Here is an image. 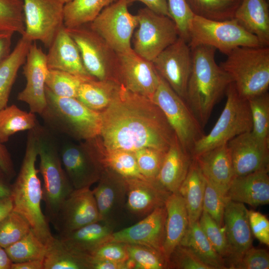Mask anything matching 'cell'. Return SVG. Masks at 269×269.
<instances>
[{"mask_svg": "<svg viewBox=\"0 0 269 269\" xmlns=\"http://www.w3.org/2000/svg\"><path fill=\"white\" fill-rule=\"evenodd\" d=\"M99 136L109 149L135 151L144 147L167 151L176 136L164 114L149 99L121 85L101 112Z\"/></svg>", "mask_w": 269, "mask_h": 269, "instance_id": "obj_1", "label": "cell"}, {"mask_svg": "<svg viewBox=\"0 0 269 269\" xmlns=\"http://www.w3.org/2000/svg\"><path fill=\"white\" fill-rule=\"evenodd\" d=\"M190 48L192 67L184 100L203 128L232 80L216 63L215 48L205 45Z\"/></svg>", "mask_w": 269, "mask_h": 269, "instance_id": "obj_2", "label": "cell"}, {"mask_svg": "<svg viewBox=\"0 0 269 269\" xmlns=\"http://www.w3.org/2000/svg\"><path fill=\"white\" fill-rule=\"evenodd\" d=\"M38 126L28 131L24 155L18 175L11 185L10 197L12 210L28 221L34 233L47 245L53 236L41 206L42 187L35 166Z\"/></svg>", "mask_w": 269, "mask_h": 269, "instance_id": "obj_3", "label": "cell"}, {"mask_svg": "<svg viewBox=\"0 0 269 269\" xmlns=\"http://www.w3.org/2000/svg\"><path fill=\"white\" fill-rule=\"evenodd\" d=\"M45 96L46 106L40 116L51 129L80 141L100 135L101 112L76 98L57 96L46 86Z\"/></svg>", "mask_w": 269, "mask_h": 269, "instance_id": "obj_4", "label": "cell"}, {"mask_svg": "<svg viewBox=\"0 0 269 269\" xmlns=\"http://www.w3.org/2000/svg\"><path fill=\"white\" fill-rule=\"evenodd\" d=\"M220 66L229 75L239 94L248 100L269 87V47H238Z\"/></svg>", "mask_w": 269, "mask_h": 269, "instance_id": "obj_5", "label": "cell"}, {"mask_svg": "<svg viewBox=\"0 0 269 269\" xmlns=\"http://www.w3.org/2000/svg\"><path fill=\"white\" fill-rule=\"evenodd\" d=\"M39 169L43 180L45 216L52 223L63 202L74 189L63 168L55 143L41 126L37 133Z\"/></svg>", "mask_w": 269, "mask_h": 269, "instance_id": "obj_6", "label": "cell"}, {"mask_svg": "<svg viewBox=\"0 0 269 269\" xmlns=\"http://www.w3.org/2000/svg\"><path fill=\"white\" fill-rule=\"evenodd\" d=\"M225 95L226 104L216 124L207 134L194 144L191 152L193 158L218 146L226 144L235 137L252 130L248 101L238 93L232 82Z\"/></svg>", "mask_w": 269, "mask_h": 269, "instance_id": "obj_7", "label": "cell"}, {"mask_svg": "<svg viewBox=\"0 0 269 269\" xmlns=\"http://www.w3.org/2000/svg\"><path fill=\"white\" fill-rule=\"evenodd\" d=\"M188 44L190 47L212 46L227 55L238 47L264 46L235 18L219 21L196 15L190 24Z\"/></svg>", "mask_w": 269, "mask_h": 269, "instance_id": "obj_8", "label": "cell"}, {"mask_svg": "<svg viewBox=\"0 0 269 269\" xmlns=\"http://www.w3.org/2000/svg\"><path fill=\"white\" fill-rule=\"evenodd\" d=\"M159 76L152 101L161 109L183 147L191 153L197 141L205 134L203 128L185 100Z\"/></svg>", "mask_w": 269, "mask_h": 269, "instance_id": "obj_9", "label": "cell"}, {"mask_svg": "<svg viewBox=\"0 0 269 269\" xmlns=\"http://www.w3.org/2000/svg\"><path fill=\"white\" fill-rule=\"evenodd\" d=\"M138 28L133 38L134 51L145 59L152 60L179 37L176 26L169 17L147 7L135 14Z\"/></svg>", "mask_w": 269, "mask_h": 269, "instance_id": "obj_10", "label": "cell"}, {"mask_svg": "<svg viewBox=\"0 0 269 269\" xmlns=\"http://www.w3.org/2000/svg\"><path fill=\"white\" fill-rule=\"evenodd\" d=\"M66 29L76 43L89 74L97 80L119 82L116 52L90 28L89 23Z\"/></svg>", "mask_w": 269, "mask_h": 269, "instance_id": "obj_11", "label": "cell"}, {"mask_svg": "<svg viewBox=\"0 0 269 269\" xmlns=\"http://www.w3.org/2000/svg\"><path fill=\"white\" fill-rule=\"evenodd\" d=\"M127 0H118L89 23L90 28L116 53L132 48L131 39L138 26L137 17L129 12Z\"/></svg>", "mask_w": 269, "mask_h": 269, "instance_id": "obj_12", "label": "cell"}, {"mask_svg": "<svg viewBox=\"0 0 269 269\" xmlns=\"http://www.w3.org/2000/svg\"><path fill=\"white\" fill-rule=\"evenodd\" d=\"M25 31L32 41L49 48L64 25V5L58 0H23Z\"/></svg>", "mask_w": 269, "mask_h": 269, "instance_id": "obj_13", "label": "cell"}, {"mask_svg": "<svg viewBox=\"0 0 269 269\" xmlns=\"http://www.w3.org/2000/svg\"><path fill=\"white\" fill-rule=\"evenodd\" d=\"M63 168L74 189L90 188L99 180L104 169L87 140L65 143L59 151Z\"/></svg>", "mask_w": 269, "mask_h": 269, "instance_id": "obj_14", "label": "cell"}, {"mask_svg": "<svg viewBox=\"0 0 269 269\" xmlns=\"http://www.w3.org/2000/svg\"><path fill=\"white\" fill-rule=\"evenodd\" d=\"M152 63L158 74L184 100L192 67V52L188 43L179 37Z\"/></svg>", "mask_w": 269, "mask_h": 269, "instance_id": "obj_15", "label": "cell"}, {"mask_svg": "<svg viewBox=\"0 0 269 269\" xmlns=\"http://www.w3.org/2000/svg\"><path fill=\"white\" fill-rule=\"evenodd\" d=\"M116 53L119 83L130 92L152 101L160 78L152 62L137 54L133 48Z\"/></svg>", "mask_w": 269, "mask_h": 269, "instance_id": "obj_16", "label": "cell"}, {"mask_svg": "<svg viewBox=\"0 0 269 269\" xmlns=\"http://www.w3.org/2000/svg\"><path fill=\"white\" fill-rule=\"evenodd\" d=\"M98 221L100 216L92 190L84 188L71 192L52 224L61 236Z\"/></svg>", "mask_w": 269, "mask_h": 269, "instance_id": "obj_17", "label": "cell"}, {"mask_svg": "<svg viewBox=\"0 0 269 269\" xmlns=\"http://www.w3.org/2000/svg\"><path fill=\"white\" fill-rule=\"evenodd\" d=\"M227 145L235 176L269 171V140L260 138L251 131L235 137Z\"/></svg>", "mask_w": 269, "mask_h": 269, "instance_id": "obj_18", "label": "cell"}, {"mask_svg": "<svg viewBox=\"0 0 269 269\" xmlns=\"http://www.w3.org/2000/svg\"><path fill=\"white\" fill-rule=\"evenodd\" d=\"M23 66L26 85L17 100L27 104L30 112L40 115L46 106L45 81L49 69L46 54L35 41L31 44Z\"/></svg>", "mask_w": 269, "mask_h": 269, "instance_id": "obj_19", "label": "cell"}, {"mask_svg": "<svg viewBox=\"0 0 269 269\" xmlns=\"http://www.w3.org/2000/svg\"><path fill=\"white\" fill-rule=\"evenodd\" d=\"M95 188L92 190L100 221L115 227L126 209V179L107 168H104Z\"/></svg>", "mask_w": 269, "mask_h": 269, "instance_id": "obj_20", "label": "cell"}, {"mask_svg": "<svg viewBox=\"0 0 269 269\" xmlns=\"http://www.w3.org/2000/svg\"><path fill=\"white\" fill-rule=\"evenodd\" d=\"M224 229L227 242L228 256L226 268L239 259L252 246L253 234L249 221V210L244 203L228 200L223 217Z\"/></svg>", "mask_w": 269, "mask_h": 269, "instance_id": "obj_21", "label": "cell"}, {"mask_svg": "<svg viewBox=\"0 0 269 269\" xmlns=\"http://www.w3.org/2000/svg\"><path fill=\"white\" fill-rule=\"evenodd\" d=\"M166 210L158 207L136 224L114 231L111 241L147 246L162 252L165 235Z\"/></svg>", "mask_w": 269, "mask_h": 269, "instance_id": "obj_22", "label": "cell"}, {"mask_svg": "<svg viewBox=\"0 0 269 269\" xmlns=\"http://www.w3.org/2000/svg\"><path fill=\"white\" fill-rule=\"evenodd\" d=\"M48 48L46 56L49 69L65 71L90 80L96 79L86 70L79 49L64 25Z\"/></svg>", "mask_w": 269, "mask_h": 269, "instance_id": "obj_23", "label": "cell"}, {"mask_svg": "<svg viewBox=\"0 0 269 269\" xmlns=\"http://www.w3.org/2000/svg\"><path fill=\"white\" fill-rule=\"evenodd\" d=\"M126 210L132 215L144 217L155 209L165 206L171 193L154 181L139 178L126 179Z\"/></svg>", "mask_w": 269, "mask_h": 269, "instance_id": "obj_24", "label": "cell"}, {"mask_svg": "<svg viewBox=\"0 0 269 269\" xmlns=\"http://www.w3.org/2000/svg\"><path fill=\"white\" fill-rule=\"evenodd\" d=\"M193 160L191 153L183 147L176 137L166 151L153 181L168 192H178Z\"/></svg>", "mask_w": 269, "mask_h": 269, "instance_id": "obj_25", "label": "cell"}, {"mask_svg": "<svg viewBox=\"0 0 269 269\" xmlns=\"http://www.w3.org/2000/svg\"><path fill=\"white\" fill-rule=\"evenodd\" d=\"M193 158L205 178L214 184L226 197L235 177L227 143L208 150Z\"/></svg>", "mask_w": 269, "mask_h": 269, "instance_id": "obj_26", "label": "cell"}, {"mask_svg": "<svg viewBox=\"0 0 269 269\" xmlns=\"http://www.w3.org/2000/svg\"><path fill=\"white\" fill-rule=\"evenodd\" d=\"M269 171H260L247 175L235 176L226 197L232 200L253 207L269 203Z\"/></svg>", "mask_w": 269, "mask_h": 269, "instance_id": "obj_27", "label": "cell"}, {"mask_svg": "<svg viewBox=\"0 0 269 269\" xmlns=\"http://www.w3.org/2000/svg\"><path fill=\"white\" fill-rule=\"evenodd\" d=\"M165 207L166 219L162 252L168 262L170 255L186 232L189 219L185 201L178 192L169 195Z\"/></svg>", "mask_w": 269, "mask_h": 269, "instance_id": "obj_28", "label": "cell"}, {"mask_svg": "<svg viewBox=\"0 0 269 269\" xmlns=\"http://www.w3.org/2000/svg\"><path fill=\"white\" fill-rule=\"evenodd\" d=\"M234 18L256 36L264 46H269V10L267 0H242Z\"/></svg>", "mask_w": 269, "mask_h": 269, "instance_id": "obj_29", "label": "cell"}, {"mask_svg": "<svg viewBox=\"0 0 269 269\" xmlns=\"http://www.w3.org/2000/svg\"><path fill=\"white\" fill-rule=\"evenodd\" d=\"M114 229L109 224L98 221L59 238L73 251L89 256L99 246L111 240Z\"/></svg>", "mask_w": 269, "mask_h": 269, "instance_id": "obj_30", "label": "cell"}, {"mask_svg": "<svg viewBox=\"0 0 269 269\" xmlns=\"http://www.w3.org/2000/svg\"><path fill=\"white\" fill-rule=\"evenodd\" d=\"M87 140L95 151L104 168L111 169L126 179H146L139 172L134 152L107 148L99 136Z\"/></svg>", "mask_w": 269, "mask_h": 269, "instance_id": "obj_31", "label": "cell"}, {"mask_svg": "<svg viewBox=\"0 0 269 269\" xmlns=\"http://www.w3.org/2000/svg\"><path fill=\"white\" fill-rule=\"evenodd\" d=\"M32 42L21 35L13 49L0 63V109L7 106L17 73L25 62Z\"/></svg>", "mask_w": 269, "mask_h": 269, "instance_id": "obj_32", "label": "cell"}, {"mask_svg": "<svg viewBox=\"0 0 269 269\" xmlns=\"http://www.w3.org/2000/svg\"><path fill=\"white\" fill-rule=\"evenodd\" d=\"M206 184V179L193 158L187 176L178 190L185 201L189 225L198 221L201 215Z\"/></svg>", "mask_w": 269, "mask_h": 269, "instance_id": "obj_33", "label": "cell"}, {"mask_svg": "<svg viewBox=\"0 0 269 269\" xmlns=\"http://www.w3.org/2000/svg\"><path fill=\"white\" fill-rule=\"evenodd\" d=\"M89 257L76 252L53 236L47 245L43 269H90Z\"/></svg>", "mask_w": 269, "mask_h": 269, "instance_id": "obj_34", "label": "cell"}, {"mask_svg": "<svg viewBox=\"0 0 269 269\" xmlns=\"http://www.w3.org/2000/svg\"><path fill=\"white\" fill-rule=\"evenodd\" d=\"M121 86L111 80L85 81L79 88L77 99L90 109L101 112L111 103Z\"/></svg>", "mask_w": 269, "mask_h": 269, "instance_id": "obj_35", "label": "cell"}, {"mask_svg": "<svg viewBox=\"0 0 269 269\" xmlns=\"http://www.w3.org/2000/svg\"><path fill=\"white\" fill-rule=\"evenodd\" d=\"M188 248L211 269H226L224 259L215 250L200 227L198 220L189 225L180 244Z\"/></svg>", "mask_w": 269, "mask_h": 269, "instance_id": "obj_36", "label": "cell"}, {"mask_svg": "<svg viewBox=\"0 0 269 269\" xmlns=\"http://www.w3.org/2000/svg\"><path fill=\"white\" fill-rule=\"evenodd\" d=\"M118 0H72L64 5V25L72 28L91 22L102 10Z\"/></svg>", "mask_w": 269, "mask_h": 269, "instance_id": "obj_37", "label": "cell"}, {"mask_svg": "<svg viewBox=\"0 0 269 269\" xmlns=\"http://www.w3.org/2000/svg\"><path fill=\"white\" fill-rule=\"evenodd\" d=\"M38 125L35 114L15 105L7 106L0 109V141L5 143L15 133L32 130Z\"/></svg>", "mask_w": 269, "mask_h": 269, "instance_id": "obj_38", "label": "cell"}, {"mask_svg": "<svg viewBox=\"0 0 269 269\" xmlns=\"http://www.w3.org/2000/svg\"><path fill=\"white\" fill-rule=\"evenodd\" d=\"M196 16L214 20L234 18L242 0H186Z\"/></svg>", "mask_w": 269, "mask_h": 269, "instance_id": "obj_39", "label": "cell"}, {"mask_svg": "<svg viewBox=\"0 0 269 269\" xmlns=\"http://www.w3.org/2000/svg\"><path fill=\"white\" fill-rule=\"evenodd\" d=\"M47 245L32 230L22 239L5 249L12 263L31 260L43 261Z\"/></svg>", "mask_w": 269, "mask_h": 269, "instance_id": "obj_40", "label": "cell"}, {"mask_svg": "<svg viewBox=\"0 0 269 269\" xmlns=\"http://www.w3.org/2000/svg\"><path fill=\"white\" fill-rule=\"evenodd\" d=\"M89 80L65 71L49 69L45 86L57 96L77 98L81 84Z\"/></svg>", "mask_w": 269, "mask_h": 269, "instance_id": "obj_41", "label": "cell"}, {"mask_svg": "<svg viewBox=\"0 0 269 269\" xmlns=\"http://www.w3.org/2000/svg\"><path fill=\"white\" fill-rule=\"evenodd\" d=\"M31 230L28 221L11 210L0 222V246L5 249L16 243Z\"/></svg>", "mask_w": 269, "mask_h": 269, "instance_id": "obj_42", "label": "cell"}, {"mask_svg": "<svg viewBox=\"0 0 269 269\" xmlns=\"http://www.w3.org/2000/svg\"><path fill=\"white\" fill-rule=\"evenodd\" d=\"M24 31L23 0H0V31L22 35Z\"/></svg>", "mask_w": 269, "mask_h": 269, "instance_id": "obj_43", "label": "cell"}, {"mask_svg": "<svg viewBox=\"0 0 269 269\" xmlns=\"http://www.w3.org/2000/svg\"><path fill=\"white\" fill-rule=\"evenodd\" d=\"M252 121V132L269 140V94L265 93L248 100Z\"/></svg>", "mask_w": 269, "mask_h": 269, "instance_id": "obj_44", "label": "cell"}, {"mask_svg": "<svg viewBox=\"0 0 269 269\" xmlns=\"http://www.w3.org/2000/svg\"><path fill=\"white\" fill-rule=\"evenodd\" d=\"M129 256L136 269H165L168 262L163 254L147 246L126 244Z\"/></svg>", "mask_w": 269, "mask_h": 269, "instance_id": "obj_45", "label": "cell"}, {"mask_svg": "<svg viewBox=\"0 0 269 269\" xmlns=\"http://www.w3.org/2000/svg\"><path fill=\"white\" fill-rule=\"evenodd\" d=\"M166 151L152 147H144L134 151L141 174L153 181L158 175Z\"/></svg>", "mask_w": 269, "mask_h": 269, "instance_id": "obj_46", "label": "cell"}, {"mask_svg": "<svg viewBox=\"0 0 269 269\" xmlns=\"http://www.w3.org/2000/svg\"><path fill=\"white\" fill-rule=\"evenodd\" d=\"M198 222L213 248L225 260L228 256V249L224 227H220L204 210L202 211Z\"/></svg>", "mask_w": 269, "mask_h": 269, "instance_id": "obj_47", "label": "cell"}, {"mask_svg": "<svg viewBox=\"0 0 269 269\" xmlns=\"http://www.w3.org/2000/svg\"><path fill=\"white\" fill-rule=\"evenodd\" d=\"M227 201L219 189L206 179L203 210L206 212L221 227L223 226L224 213Z\"/></svg>", "mask_w": 269, "mask_h": 269, "instance_id": "obj_48", "label": "cell"}, {"mask_svg": "<svg viewBox=\"0 0 269 269\" xmlns=\"http://www.w3.org/2000/svg\"><path fill=\"white\" fill-rule=\"evenodd\" d=\"M169 12L174 22L179 36L188 43L189 28L194 14L186 0H167Z\"/></svg>", "mask_w": 269, "mask_h": 269, "instance_id": "obj_49", "label": "cell"}, {"mask_svg": "<svg viewBox=\"0 0 269 269\" xmlns=\"http://www.w3.org/2000/svg\"><path fill=\"white\" fill-rule=\"evenodd\" d=\"M227 269H269V253L265 249L255 248L252 246L239 259L229 264Z\"/></svg>", "mask_w": 269, "mask_h": 269, "instance_id": "obj_50", "label": "cell"}, {"mask_svg": "<svg viewBox=\"0 0 269 269\" xmlns=\"http://www.w3.org/2000/svg\"><path fill=\"white\" fill-rule=\"evenodd\" d=\"M168 269H211L201 262L188 248L179 244L170 256Z\"/></svg>", "mask_w": 269, "mask_h": 269, "instance_id": "obj_51", "label": "cell"}, {"mask_svg": "<svg viewBox=\"0 0 269 269\" xmlns=\"http://www.w3.org/2000/svg\"><path fill=\"white\" fill-rule=\"evenodd\" d=\"M89 256L94 259L119 262L129 259L126 244L111 240L99 246Z\"/></svg>", "mask_w": 269, "mask_h": 269, "instance_id": "obj_52", "label": "cell"}, {"mask_svg": "<svg viewBox=\"0 0 269 269\" xmlns=\"http://www.w3.org/2000/svg\"><path fill=\"white\" fill-rule=\"evenodd\" d=\"M249 221L253 235L262 243L269 245V221L260 212L249 211Z\"/></svg>", "mask_w": 269, "mask_h": 269, "instance_id": "obj_53", "label": "cell"}, {"mask_svg": "<svg viewBox=\"0 0 269 269\" xmlns=\"http://www.w3.org/2000/svg\"><path fill=\"white\" fill-rule=\"evenodd\" d=\"M90 269H134V263L129 259L126 262H119L97 259L89 257Z\"/></svg>", "mask_w": 269, "mask_h": 269, "instance_id": "obj_54", "label": "cell"}, {"mask_svg": "<svg viewBox=\"0 0 269 269\" xmlns=\"http://www.w3.org/2000/svg\"><path fill=\"white\" fill-rule=\"evenodd\" d=\"M0 167L10 179L15 175L14 164L6 147L0 141Z\"/></svg>", "mask_w": 269, "mask_h": 269, "instance_id": "obj_55", "label": "cell"}, {"mask_svg": "<svg viewBox=\"0 0 269 269\" xmlns=\"http://www.w3.org/2000/svg\"><path fill=\"white\" fill-rule=\"evenodd\" d=\"M139 1L152 11L171 18L168 7L167 0H127L128 5Z\"/></svg>", "mask_w": 269, "mask_h": 269, "instance_id": "obj_56", "label": "cell"}, {"mask_svg": "<svg viewBox=\"0 0 269 269\" xmlns=\"http://www.w3.org/2000/svg\"><path fill=\"white\" fill-rule=\"evenodd\" d=\"M13 34L10 32L0 31V63L11 51V40Z\"/></svg>", "mask_w": 269, "mask_h": 269, "instance_id": "obj_57", "label": "cell"}, {"mask_svg": "<svg viewBox=\"0 0 269 269\" xmlns=\"http://www.w3.org/2000/svg\"><path fill=\"white\" fill-rule=\"evenodd\" d=\"M10 269H43V261L31 260L12 263Z\"/></svg>", "mask_w": 269, "mask_h": 269, "instance_id": "obj_58", "label": "cell"}, {"mask_svg": "<svg viewBox=\"0 0 269 269\" xmlns=\"http://www.w3.org/2000/svg\"><path fill=\"white\" fill-rule=\"evenodd\" d=\"M9 178L0 167V198L10 196L11 185L9 183Z\"/></svg>", "mask_w": 269, "mask_h": 269, "instance_id": "obj_59", "label": "cell"}, {"mask_svg": "<svg viewBox=\"0 0 269 269\" xmlns=\"http://www.w3.org/2000/svg\"><path fill=\"white\" fill-rule=\"evenodd\" d=\"M12 209L13 204L10 196L0 198V222Z\"/></svg>", "mask_w": 269, "mask_h": 269, "instance_id": "obj_60", "label": "cell"}, {"mask_svg": "<svg viewBox=\"0 0 269 269\" xmlns=\"http://www.w3.org/2000/svg\"><path fill=\"white\" fill-rule=\"evenodd\" d=\"M12 263L5 249L0 246V269H10Z\"/></svg>", "mask_w": 269, "mask_h": 269, "instance_id": "obj_61", "label": "cell"}, {"mask_svg": "<svg viewBox=\"0 0 269 269\" xmlns=\"http://www.w3.org/2000/svg\"><path fill=\"white\" fill-rule=\"evenodd\" d=\"M59 0L60 2L63 3L64 4H65V3L71 1L72 0Z\"/></svg>", "mask_w": 269, "mask_h": 269, "instance_id": "obj_62", "label": "cell"}]
</instances>
